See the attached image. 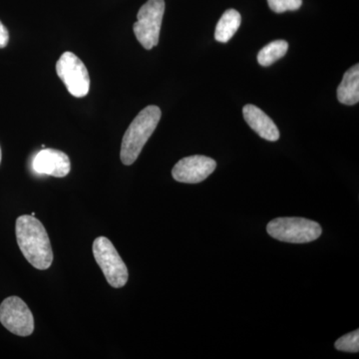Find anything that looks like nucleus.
Returning <instances> with one entry per match:
<instances>
[{
    "mask_svg": "<svg viewBox=\"0 0 359 359\" xmlns=\"http://www.w3.org/2000/svg\"><path fill=\"white\" fill-rule=\"evenodd\" d=\"M16 240L28 263L35 269H47L53 262V252L48 233L34 216L23 215L16 219Z\"/></svg>",
    "mask_w": 359,
    "mask_h": 359,
    "instance_id": "nucleus-1",
    "label": "nucleus"
},
{
    "mask_svg": "<svg viewBox=\"0 0 359 359\" xmlns=\"http://www.w3.org/2000/svg\"><path fill=\"white\" fill-rule=\"evenodd\" d=\"M161 115L162 113L158 106L150 105L136 116L123 137L120 152L123 164L130 166L138 159L144 146L157 128Z\"/></svg>",
    "mask_w": 359,
    "mask_h": 359,
    "instance_id": "nucleus-2",
    "label": "nucleus"
},
{
    "mask_svg": "<svg viewBox=\"0 0 359 359\" xmlns=\"http://www.w3.org/2000/svg\"><path fill=\"white\" fill-rule=\"evenodd\" d=\"M266 231L271 238L290 244H306L320 237V224L304 218H278L269 222Z\"/></svg>",
    "mask_w": 359,
    "mask_h": 359,
    "instance_id": "nucleus-3",
    "label": "nucleus"
},
{
    "mask_svg": "<svg viewBox=\"0 0 359 359\" xmlns=\"http://www.w3.org/2000/svg\"><path fill=\"white\" fill-rule=\"evenodd\" d=\"M92 250L96 263L102 269L104 276L111 287L114 289L124 287L128 282V269L109 238H95Z\"/></svg>",
    "mask_w": 359,
    "mask_h": 359,
    "instance_id": "nucleus-4",
    "label": "nucleus"
},
{
    "mask_svg": "<svg viewBox=\"0 0 359 359\" xmlns=\"http://www.w3.org/2000/svg\"><path fill=\"white\" fill-rule=\"evenodd\" d=\"M164 13V0H148L137 14V22L133 26L135 36L147 50L159 43Z\"/></svg>",
    "mask_w": 359,
    "mask_h": 359,
    "instance_id": "nucleus-5",
    "label": "nucleus"
},
{
    "mask_svg": "<svg viewBox=\"0 0 359 359\" xmlns=\"http://www.w3.org/2000/svg\"><path fill=\"white\" fill-rule=\"evenodd\" d=\"M56 72L71 95L82 98L88 94L90 77L84 63L72 52H65L56 63Z\"/></svg>",
    "mask_w": 359,
    "mask_h": 359,
    "instance_id": "nucleus-6",
    "label": "nucleus"
},
{
    "mask_svg": "<svg viewBox=\"0 0 359 359\" xmlns=\"http://www.w3.org/2000/svg\"><path fill=\"white\" fill-rule=\"evenodd\" d=\"M0 323L11 334L29 337L34 332V318L20 297H7L0 304Z\"/></svg>",
    "mask_w": 359,
    "mask_h": 359,
    "instance_id": "nucleus-7",
    "label": "nucleus"
},
{
    "mask_svg": "<svg viewBox=\"0 0 359 359\" xmlns=\"http://www.w3.org/2000/svg\"><path fill=\"white\" fill-rule=\"evenodd\" d=\"M216 161L202 155L190 156L180 160L172 170V176L180 183L198 184L216 170Z\"/></svg>",
    "mask_w": 359,
    "mask_h": 359,
    "instance_id": "nucleus-8",
    "label": "nucleus"
},
{
    "mask_svg": "<svg viewBox=\"0 0 359 359\" xmlns=\"http://www.w3.org/2000/svg\"><path fill=\"white\" fill-rule=\"evenodd\" d=\"M32 167L37 174L63 178L69 174L71 163L69 157L62 151L43 149L35 156Z\"/></svg>",
    "mask_w": 359,
    "mask_h": 359,
    "instance_id": "nucleus-9",
    "label": "nucleus"
},
{
    "mask_svg": "<svg viewBox=\"0 0 359 359\" xmlns=\"http://www.w3.org/2000/svg\"><path fill=\"white\" fill-rule=\"evenodd\" d=\"M243 115L250 128L264 140L275 142L280 139V131L275 122L257 106L248 104L243 109Z\"/></svg>",
    "mask_w": 359,
    "mask_h": 359,
    "instance_id": "nucleus-10",
    "label": "nucleus"
},
{
    "mask_svg": "<svg viewBox=\"0 0 359 359\" xmlns=\"http://www.w3.org/2000/svg\"><path fill=\"white\" fill-rule=\"evenodd\" d=\"M337 99L344 105H354L359 101V65H355L344 73L337 88Z\"/></svg>",
    "mask_w": 359,
    "mask_h": 359,
    "instance_id": "nucleus-11",
    "label": "nucleus"
},
{
    "mask_svg": "<svg viewBox=\"0 0 359 359\" xmlns=\"http://www.w3.org/2000/svg\"><path fill=\"white\" fill-rule=\"evenodd\" d=\"M242 22V16L235 9H228L219 18L215 32V39L222 43L230 41L231 37L238 32Z\"/></svg>",
    "mask_w": 359,
    "mask_h": 359,
    "instance_id": "nucleus-12",
    "label": "nucleus"
},
{
    "mask_svg": "<svg viewBox=\"0 0 359 359\" xmlns=\"http://www.w3.org/2000/svg\"><path fill=\"white\" fill-rule=\"evenodd\" d=\"M289 43L285 40H276L264 46L257 54V61L262 66L273 65L276 61L280 60L287 54Z\"/></svg>",
    "mask_w": 359,
    "mask_h": 359,
    "instance_id": "nucleus-13",
    "label": "nucleus"
},
{
    "mask_svg": "<svg viewBox=\"0 0 359 359\" xmlns=\"http://www.w3.org/2000/svg\"><path fill=\"white\" fill-rule=\"evenodd\" d=\"M335 348L344 353H358L359 351V330L344 335L334 344Z\"/></svg>",
    "mask_w": 359,
    "mask_h": 359,
    "instance_id": "nucleus-14",
    "label": "nucleus"
},
{
    "mask_svg": "<svg viewBox=\"0 0 359 359\" xmlns=\"http://www.w3.org/2000/svg\"><path fill=\"white\" fill-rule=\"evenodd\" d=\"M269 6L276 13L297 11L302 6V0H268Z\"/></svg>",
    "mask_w": 359,
    "mask_h": 359,
    "instance_id": "nucleus-15",
    "label": "nucleus"
},
{
    "mask_svg": "<svg viewBox=\"0 0 359 359\" xmlns=\"http://www.w3.org/2000/svg\"><path fill=\"white\" fill-rule=\"evenodd\" d=\"M9 41V33L4 23L0 21V48L7 46Z\"/></svg>",
    "mask_w": 359,
    "mask_h": 359,
    "instance_id": "nucleus-16",
    "label": "nucleus"
},
{
    "mask_svg": "<svg viewBox=\"0 0 359 359\" xmlns=\"http://www.w3.org/2000/svg\"><path fill=\"white\" fill-rule=\"evenodd\" d=\"M0 163H1V149H0Z\"/></svg>",
    "mask_w": 359,
    "mask_h": 359,
    "instance_id": "nucleus-17",
    "label": "nucleus"
}]
</instances>
